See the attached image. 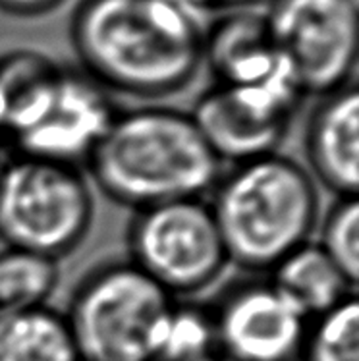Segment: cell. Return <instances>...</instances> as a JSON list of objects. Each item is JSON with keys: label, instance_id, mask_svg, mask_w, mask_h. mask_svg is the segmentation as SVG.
Here are the masks:
<instances>
[{"label": "cell", "instance_id": "ffe728a7", "mask_svg": "<svg viewBox=\"0 0 359 361\" xmlns=\"http://www.w3.org/2000/svg\"><path fill=\"white\" fill-rule=\"evenodd\" d=\"M185 6L193 8L195 12L203 10H238V8H248L257 0H180Z\"/></svg>", "mask_w": 359, "mask_h": 361}, {"label": "cell", "instance_id": "8992f818", "mask_svg": "<svg viewBox=\"0 0 359 361\" xmlns=\"http://www.w3.org/2000/svg\"><path fill=\"white\" fill-rule=\"evenodd\" d=\"M128 253L176 300L213 286L230 263L205 197L138 209L128 226Z\"/></svg>", "mask_w": 359, "mask_h": 361}, {"label": "cell", "instance_id": "52a82bcc", "mask_svg": "<svg viewBox=\"0 0 359 361\" xmlns=\"http://www.w3.org/2000/svg\"><path fill=\"white\" fill-rule=\"evenodd\" d=\"M358 0H274L264 12L272 39L301 93L350 85L358 64Z\"/></svg>", "mask_w": 359, "mask_h": 361}, {"label": "cell", "instance_id": "ba28073f", "mask_svg": "<svg viewBox=\"0 0 359 361\" xmlns=\"http://www.w3.org/2000/svg\"><path fill=\"white\" fill-rule=\"evenodd\" d=\"M301 97L293 81L263 87L214 83L190 114L217 159L232 166L276 153Z\"/></svg>", "mask_w": 359, "mask_h": 361}, {"label": "cell", "instance_id": "7a4b0ae2", "mask_svg": "<svg viewBox=\"0 0 359 361\" xmlns=\"http://www.w3.org/2000/svg\"><path fill=\"white\" fill-rule=\"evenodd\" d=\"M89 182L133 211L211 193L224 164L190 112L141 106L116 112L85 162Z\"/></svg>", "mask_w": 359, "mask_h": 361}, {"label": "cell", "instance_id": "30bf717a", "mask_svg": "<svg viewBox=\"0 0 359 361\" xmlns=\"http://www.w3.org/2000/svg\"><path fill=\"white\" fill-rule=\"evenodd\" d=\"M116 111L109 91L89 75L60 70L25 124L8 141L12 155H28L85 166Z\"/></svg>", "mask_w": 359, "mask_h": 361}, {"label": "cell", "instance_id": "3957f363", "mask_svg": "<svg viewBox=\"0 0 359 361\" xmlns=\"http://www.w3.org/2000/svg\"><path fill=\"white\" fill-rule=\"evenodd\" d=\"M209 195L228 261L250 273H269L319 222L317 182L279 151L222 170Z\"/></svg>", "mask_w": 359, "mask_h": 361}, {"label": "cell", "instance_id": "2e32d148", "mask_svg": "<svg viewBox=\"0 0 359 361\" xmlns=\"http://www.w3.org/2000/svg\"><path fill=\"white\" fill-rule=\"evenodd\" d=\"M213 354L217 334L211 307L176 300L162 324L154 361H201Z\"/></svg>", "mask_w": 359, "mask_h": 361}, {"label": "cell", "instance_id": "9c48e42d", "mask_svg": "<svg viewBox=\"0 0 359 361\" xmlns=\"http://www.w3.org/2000/svg\"><path fill=\"white\" fill-rule=\"evenodd\" d=\"M217 352L232 361H300L309 321L271 279L230 286L211 307Z\"/></svg>", "mask_w": 359, "mask_h": 361}, {"label": "cell", "instance_id": "9a60e30c", "mask_svg": "<svg viewBox=\"0 0 359 361\" xmlns=\"http://www.w3.org/2000/svg\"><path fill=\"white\" fill-rule=\"evenodd\" d=\"M59 281V261L4 245L0 250V317L47 307Z\"/></svg>", "mask_w": 359, "mask_h": 361}, {"label": "cell", "instance_id": "6da1fadb", "mask_svg": "<svg viewBox=\"0 0 359 361\" xmlns=\"http://www.w3.org/2000/svg\"><path fill=\"white\" fill-rule=\"evenodd\" d=\"M205 31L180 0H81L70 33L85 75L104 91L162 99L203 66Z\"/></svg>", "mask_w": 359, "mask_h": 361}, {"label": "cell", "instance_id": "7c38bea8", "mask_svg": "<svg viewBox=\"0 0 359 361\" xmlns=\"http://www.w3.org/2000/svg\"><path fill=\"white\" fill-rule=\"evenodd\" d=\"M309 174L336 197H355L359 185V95L350 83L317 104L305 128Z\"/></svg>", "mask_w": 359, "mask_h": 361}, {"label": "cell", "instance_id": "277c9868", "mask_svg": "<svg viewBox=\"0 0 359 361\" xmlns=\"http://www.w3.org/2000/svg\"><path fill=\"white\" fill-rule=\"evenodd\" d=\"M174 302L132 261H109L81 279L64 319L81 361H154Z\"/></svg>", "mask_w": 359, "mask_h": 361}, {"label": "cell", "instance_id": "d6986e66", "mask_svg": "<svg viewBox=\"0 0 359 361\" xmlns=\"http://www.w3.org/2000/svg\"><path fill=\"white\" fill-rule=\"evenodd\" d=\"M62 0H0V10L8 14L31 18V16H41L49 10H54Z\"/></svg>", "mask_w": 359, "mask_h": 361}, {"label": "cell", "instance_id": "4fadbf2b", "mask_svg": "<svg viewBox=\"0 0 359 361\" xmlns=\"http://www.w3.org/2000/svg\"><path fill=\"white\" fill-rule=\"evenodd\" d=\"M269 273V279L280 292L288 295L308 319L319 317L355 295V284L315 240L290 251Z\"/></svg>", "mask_w": 359, "mask_h": 361}, {"label": "cell", "instance_id": "44dd1931", "mask_svg": "<svg viewBox=\"0 0 359 361\" xmlns=\"http://www.w3.org/2000/svg\"><path fill=\"white\" fill-rule=\"evenodd\" d=\"M201 361H232V360H228V357H224V355H220L219 352L213 355H209V357H205V360H201Z\"/></svg>", "mask_w": 359, "mask_h": 361}, {"label": "cell", "instance_id": "ac0fdd59", "mask_svg": "<svg viewBox=\"0 0 359 361\" xmlns=\"http://www.w3.org/2000/svg\"><path fill=\"white\" fill-rule=\"evenodd\" d=\"M342 273L358 286L359 276V203L355 197H336L315 240Z\"/></svg>", "mask_w": 359, "mask_h": 361}, {"label": "cell", "instance_id": "5b68a950", "mask_svg": "<svg viewBox=\"0 0 359 361\" xmlns=\"http://www.w3.org/2000/svg\"><path fill=\"white\" fill-rule=\"evenodd\" d=\"M95 219L85 170L39 157L0 161V240L59 261L83 243Z\"/></svg>", "mask_w": 359, "mask_h": 361}, {"label": "cell", "instance_id": "e0dca14e", "mask_svg": "<svg viewBox=\"0 0 359 361\" xmlns=\"http://www.w3.org/2000/svg\"><path fill=\"white\" fill-rule=\"evenodd\" d=\"M300 361H359V303L355 295L309 321Z\"/></svg>", "mask_w": 359, "mask_h": 361}, {"label": "cell", "instance_id": "5bb4252c", "mask_svg": "<svg viewBox=\"0 0 359 361\" xmlns=\"http://www.w3.org/2000/svg\"><path fill=\"white\" fill-rule=\"evenodd\" d=\"M0 361H81L64 313L25 311L0 317Z\"/></svg>", "mask_w": 359, "mask_h": 361}, {"label": "cell", "instance_id": "8fae6325", "mask_svg": "<svg viewBox=\"0 0 359 361\" xmlns=\"http://www.w3.org/2000/svg\"><path fill=\"white\" fill-rule=\"evenodd\" d=\"M203 64L213 72L219 85L263 87L282 81L298 83L272 39L267 16L248 8L230 10L205 31Z\"/></svg>", "mask_w": 359, "mask_h": 361}]
</instances>
